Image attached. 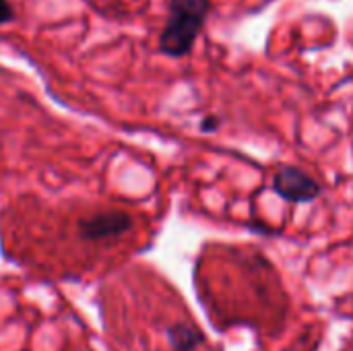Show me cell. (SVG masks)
I'll return each instance as SVG.
<instances>
[{
  "label": "cell",
  "mask_w": 353,
  "mask_h": 351,
  "mask_svg": "<svg viewBox=\"0 0 353 351\" xmlns=\"http://www.w3.org/2000/svg\"><path fill=\"white\" fill-rule=\"evenodd\" d=\"M209 12V0H170L165 27L159 35V52L170 58L190 54Z\"/></svg>",
  "instance_id": "cell-1"
},
{
  "label": "cell",
  "mask_w": 353,
  "mask_h": 351,
  "mask_svg": "<svg viewBox=\"0 0 353 351\" xmlns=\"http://www.w3.org/2000/svg\"><path fill=\"white\" fill-rule=\"evenodd\" d=\"M273 190L290 203H310L321 197V184L294 166H281L273 174Z\"/></svg>",
  "instance_id": "cell-2"
},
{
  "label": "cell",
  "mask_w": 353,
  "mask_h": 351,
  "mask_svg": "<svg viewBox=\"0 0 353 351\" xmlns=\"http://www.w3.org/2000/svg\"><path fill=\"white\" fill-rule=\"evenodd\" d=\"M132 228V219L126 213H118V211H105V213H97L91 215L87 219L79 221V232L85 240L97 242V240H105V238H114V236H122Z\"/></svg>",
  "instance_id": "cell-3"
},
{
  "label": "cell",
  "mask_w": 353,
  "mask_h": 351,
  "mask_svg": "<svg viewBox=\"0 0 353 351\" xmlns=\"http://www.w3.org/2000/svg\"><path fill=\"white\" fill-rule=\"evenodd\" d=\"M170 337H172V351H196L203 341L201 333L188 325H176L170 331Z\"/></svg>",
  "instance_id": "cell-4"
},
{
  "label": "cell",
  "mask_w": 353,
  "mask_h": 351,
  "mask_svg": "<svg viewBox=\"0 0 353 351\" xmlns=\"http://www.w3.org/2000/svg\"><path fill=\"white\" fill-rule=\"evenodd\" d=\"M14 19V10L8 0H0V25H6Z\"/></svg>",
  "instance_id": "cell-5"
},
{
  "label": "cell",
  "mask_w": 353,
  "mask_h": 351,
  "mask_svg": "<svg viewBox=\"0 0 353 351\" xmlns=\"http://www.w3.org/2000/svg\"><path fill=\"white\" fill-rule=\"evenodd\" d=\"M219 124H221V120H219L217 116H207V118L201 122V130L211 132V130H217V128H219Z\"/></svg>",
  "instance_id": "cell-6"
}]
</instances>
